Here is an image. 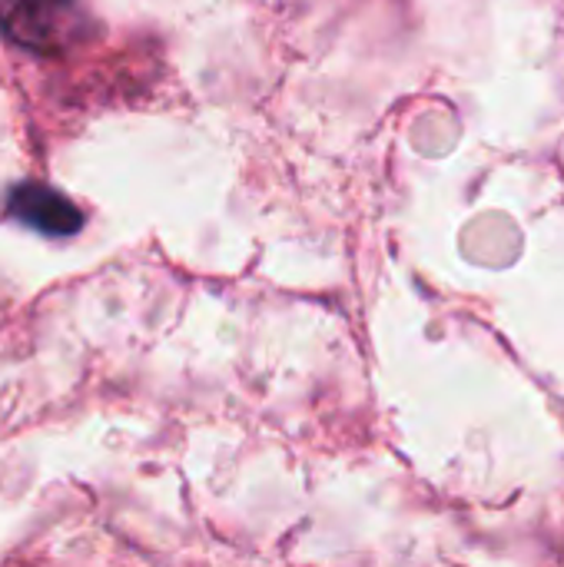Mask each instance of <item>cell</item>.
Listing matches in <instances>:
<instances>
[{
  "label": "cell",
  "mask_w": 564,
  "mask_h": 567,
  "mask_svg": "<svg viewBox=\"0 0 564 567\" xmlns=\"http://www.w3.org/2000/svg\"><path fill=\"white\" fill-rule=\"evenodd\" d=\"M0 33L30 53L60 56L90 33L80 0H0Z\"/></svg>",
  "instance_id": "cell-1"
},
{
  "label": "cell",
  "mask_w": 564,
  "mask_h": 567,
  "mask_svg": "<svg viewBox=\"0 0 564 567\" xmlns=\"http://www.w3.org/2000/svg\"><path fill=\"white\" fill-rule=\"evenodd\" d=\"M7 209L17 223L43 236H73L83 229V213L73 199L47 183H20L7 196Z\"/></svg>",
  "instance_id": "cell-2"
}]
</instances>
